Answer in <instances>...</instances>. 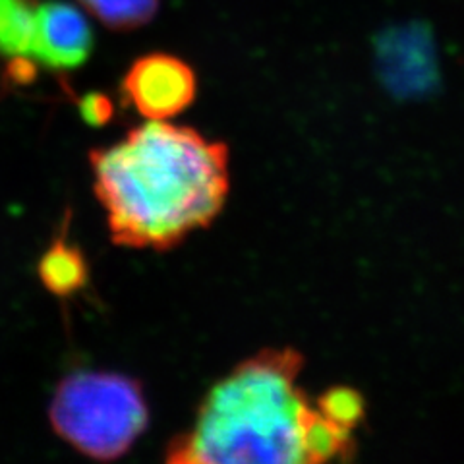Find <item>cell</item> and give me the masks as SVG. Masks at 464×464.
Returning a JSON list of instances; mask_svg holds the SVG:
<instances>
[{
    "label": "cell",
    "instance_id": "obj_1",
    "mask_svg": "<svg viewBox=\"0 0 464 464\" xmlns=\"http://www.w3.org/2000/svg\"><path fill=\"white\" fill-rule=\"evenodd\" d=\"M90 159L111 237L128 248H172L208 227L228 196L227 145L194 128L150 121Z\"/></svg>",
    "mask_w": 464,
    "mask_h": 464
},
{
    "label": "cell",
    "instance_id": "obj_2",
    "mask_svg": "<svg viewBox=\"0 0 464 464\" xmlns=\"http://www.w3.org/2000/svg\"><path fill=\"white\" fill-rule=\"evenodd\" d=\"M293 348L244 360L201 402L194 426L167 449L172 464L308 462L306 430L315 409L296 385Z\"/></svg>",
    "mask_w": 464,
    "mask_h": 464
},
{
    "label": "cell",
    "instance_id": "obj_3",
    "mask_svg": "<svg viewBox=\"0 0 464 464\" xmlns=\"http://www.w3.org/2000/svg\"><path fill=\"white\" fill-rule=\"evenodd\" d=\"M49 418L53 430L87 457H122L148 426L141 385L132 377L78 372L58 385Z\"/></svg>",
    "mask_w": 464,
    "mask_h": 464
},
{
    "label": "cell",
    "instance_id": "obj_4",
    "mask_svg": "<svg viewBox=\"0 0 464 464\" xmlns=\"http://www.w3.org/2000/svg\"><path fill=\"white\" fill-rule=\"evenodd\" d=\"M122 92L140 114L150 121H167L192 105L198 82L190 64L167 53L140 56L128 68Z\"/></svg>",
    "mask_w": 464,
    "mask_h": 464
},
{
    "label": "cell",
    "instance_id": "obj_5",
    "mask_svg": "<svg viewBox=\"0 0 464 464\" xmlns=\"http://www.w3.org/2000/svg\"><path fill=\"white\" fill-rule=\"evenodd\" d=\"M377 64L391 90L402 95L431 90L438 80L431 34L420 24L387 29L377 39Z\"/></svg>",
    "mask_w": 464,
    "mask_h": 464
},
{
    "label": "cell",
    "instance_id": "obj_6",
    "mask_svg": "<svg viewBox=\"0 0 464 464\" xmlns=\"http://www.w3.org/2000/svg\"><path fill=\"white\" fill-rule=\"evenodd\" d=\"M93 51L92 25L83 12L68 3L41 5L35 10L32 56L51 68H78Z\"/></svg>",
    "mask_w": 464,
    "mask_h": 464
},
{
    "label": "cell",
    "instance_id": "obj_7",
    "mask_svg": "<svg viewBox=\"0 0 464 464\" xmlns=\"http://www.w3.org/2000/svg\"><path fill=\"white\" fill-rule=\"evenodd\" d=\"M39 277L51 293L68 296L80 290L87 279L85 259L80 250L72 248L66 242L58 240L39 264Z\"/></svg>",
    "mask_w": 464,
    "mask_h": 464
},
{
    "label": "cell",
    "instance_id": "obj_8",
    "mask_svg": "<svg viewBox=\"0 0 464 464\" xmlns=\"http://www.w3.org/2000/svg\"><path fill=\"white\" fill-rule=\"evenodd\" d=\"M35 10L24 0H0V54L32 56Z\"/></svg>",
    "mask_w": 464,
    "mask_h": 464
},
{
    "label": "cell",
    "instance_id": "obj_9",
    "mask_svg": "<svg viewBox=\"0 0 464 464\" xmlns=\"http://www.w3.org/2000/svg\"><path fill=\"white\" fill-rule=\"evenodd\" d=\"M93 16L116 32H130L153 20L161 0H80Z\"/></svg>",
    "mask_w": 464,
    "mask_h": 464
},
{
    "label": "cell",
    "instance_id": "obj_10",
    "mask_svg": "<svg viewBox=\"0 0 464 464\" xmlns=\"http://www.w3.org/2000/svg\"><path fill=\"white\" fill-rule=\"evenodd\" d=\"M317 411L329 418L331 422L353 431L360 424V420L364 418V401L351 387H335L322 397Z\"/></svg>",
    "mask_w": 464,
    "mask_h": 464
},
{
    "label": "cell",
    "instance_id": "obj_11",
    "mask_svg": "<svg viewBox=\"0 0 464 464\" xmlns=\"http://www.w3.org/2000/svg\"><path fill=\"white\" fill-rule=\"evenodd\" d=\"M82 114L90 124L101 126L112 116V105L105 95L90 93L82 101Z\"/></svg>",
    "mask_w": 464,
    "mask_h": 464
}]
</instances>
